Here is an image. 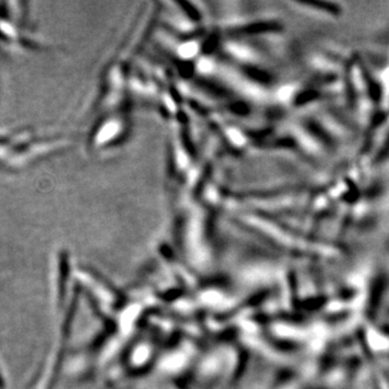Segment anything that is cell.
<instances>
[{"label": "cell", "instance_id": "6da1fadb", "mask_svg": "<svg viewBox=\"0 0 389 389\" xmlns=\"http://www.w3.org/2000/svg\"><path fill=\"white\" fill-rule=\"evenodd\" d=\"M5 387V379H3V375L0 372V389H3Z\"/></svg>", "mask_w": 389, "mask_h": 389}]
</instances>
